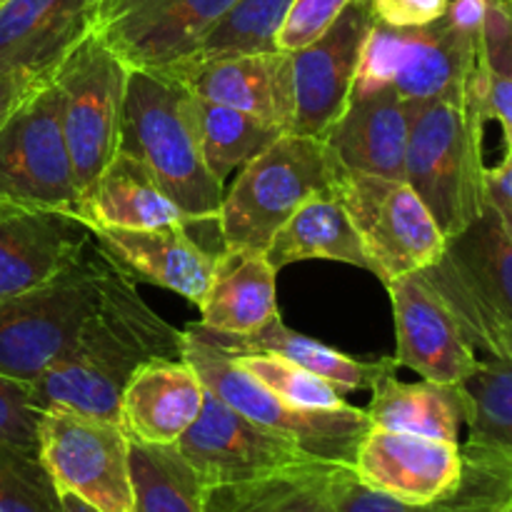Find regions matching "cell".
<instances>
[{"instance_id": "1", "label": "cell", "mask_w": 512, "mask_h": 512, "mask_svg": "<svg viewBox=\"0 0 512 512\" xmlns=\"http://www.w3.org/2000/svg\"><path fill=\"white\" fill-rule=\"evenodd\" d=\"M155 358H183V330L160 318L133 280L105 263L98 300L68 348L30 383V400L40 413L70 410L120 425L125 385Z\"/></svg>"}, {"instance_id": "2", "label": "cell", "mask_w": 512, "mask_h": 512, "mask_svg": "<svg viewBox=\"0 0 512 512\" xmlns=\"http://www.w3.org/2000/svg\"><path fill=\"white\" fill-rule=\"evenodd\" d=\"M483 83L410 103L405 183L428 205L445 238L480 218L488 203Z\"/></svg>"}, {"instance_id": "3", "label": "cell", "mask_w": 512, "mask_h": 512, "mask_svg": "<svg viewBox=\"0 0 512 512\" xmlns=\"http://www.w3.org/2000/svg\"><path fill=\"white\" fill-rule=\"evenodd\" d=\"M118 150L138 158L193 225L218 228L223 183L203 160L195 93L168 70H130Z\"/></svg>"}, {"instance_id": "4", "label": "cell", "mask_w": 512, "mask_h": 512, "mask_svg": "<svg viewBox=\"0 0 512 512\" xmlns=\"http://www.w3.org/2000/svg\"><path fill=\"white\" fill-rule=\"evenodd\" d=\"M420 273L478 353L512 360V233L493 205Z\"/></svg>"}, {"instance_id": "5", "label": "cell", "mask_w": 512, "mask_h": 512, "mask_svg": "<svg viewBox=\"0 0 512 512\" xmlns=\"http://www.w3.org/2000/svg\"><path fill=\"white\" fill-rule=\"evenodd\" d=\"M340 163L320 138L283 133L250 160L223 195L218 235L223 248L265 250L280 225L313 195L328 193Z\"/></svg>"}, {"instance_id": "6", "label": "cell", "mask_w": 512, "mask_h": 512, "mask_svg": "<svg viewBox=\"0 0 512 512\" xmlns=\"http://www.w3.org/2000/svg\"><path fill=\"white\" fill-rule=\"evenodd\" d=\"M183 358L193 365L208 393L243 413L245 418L295 440L313 458L353 470L360 440L370 430L365 410L353 405L300 408L288 403L243 373L228 350L200 338L190 328H183Z\"/></svg>"}, {"instance_id": "7", "label": "cell", "mask_w": 512, "mask_h": 512, "mask_svg": "<svg viewBox=\"0 0 512 512\" xmlns=\"http://www.w3.org/2000/svg\"><path fill=\"white\" fill-rule=\"evenodd\" d=\"M480 83V35L455 28L448 15L415 28H393L375 20L353 93L385 88L413 103L463 93Z\"/></svg>"}, {"instance_id": "8", "label": "cell", "mask_w": 512, "mask_h": 512, "mask_svg": "<svg viewBox=\"0 0 512 512\" xmlns=\"http://www.w3.org/2000/svg\"><path fill=\"white\" fill-rule=\"evenodd\" d=\"M128 73V65L93 30L50 73L63 100V133L83 210L100 173L118 153Z\"/></svg>"}, {"instance_id": "9", "label": "cell", "mask_w": 512, "mask_h": 512, "mask_svg": "<svg viewBox=\"0 0 512 512\" xmlns=\"http://www.w3.org/2000/svg\"><path fill=\"white\" fill-rule=\"evenodd\" d=\"M60 113V90L48 75L0 125V200L83 218Z\"/></svg>"}, {"instance_id": "10", "label": "cell", "mask_w": 512, "mask_h": 512, "mask_svg": "<svg viewBox=\"0 0 512 512\" xmlns=\"http://www.w3.org/2000/svg\"><path fill=\"white\" fill-rule=\"evenodd\" d=\"M105 263L93 243L48 285L0 300V373L33 383L68 348L98 300Z\"/></svg>"}, {"instance_id": "11", "label": "cell", "mask_w": 512, "mask_h": 512, "mask_svg": "<svg viewBox=\"0 0 512 512\" xmlns=\"http://www.w3.org/2000/svg\"><path fill=\"white\" fill-rule=\"evenodd\" d=\"M330 193L348 210L383 285L430 268L445 253L448 238L405 180L355 173L340 165Z\"/></svg>"}, {"instance_id": "12", "label": "cell", "mask_w": 512, "mask_h": 512, "mask_svg": "<svg viewBox=\"0 0 512 512\" xmlns=\"http://www.w3.org/2000/svg\"><path fill=\"white\" fill-rule=\"evenodd\" d=\"M38 460L58 493L100 512H133L130 438L118 423L48 410L40 415Z\"/></svg>"}, {"instance_id": "13", "label": "cell", "mask_w": 512, "mask_h": 512, "mask_svg": "<svg viewBox=\"0 0 512 512\" xmlns=\"http://www.w3.org/2000/svg\"><path fill=\"white\" fill-rule=\"evenodd\" d=\"M238 0H98L90 30L130 70L190 58Z\"/></svg>"}, {"instance_id": "14", "label": "cell", "mask_w": 512, "mask_h": 512, "mask_svg": "<svg viewBox=\"0 0 512 512\" xmlns=\"http://www.w3.org/2000/svg\"><path fill=\"white\" fill-rule=\"evenodd\" d=\"M205 485L243 483L325 460L305 453L295 440L245 418L228 403L205 393L195 423L175 443Z\"/></svg>"}, {"instance_id": "15", "label": "cell", "mask_w": 512, "mask_h": 512, "mask_svg": "<svg viewBox=\"0 0 512 512\" xmlns=\"http://www.w3.org/2000/svg\"><path fill=\"white\" fill-rule=\"evenodd\" d=\"M373 23L370 0H353L320 38L290 53L295 78V135L323 140L345 113Z\"/></svg>"}, {"instance_id": "16", "label": "cell", "mask_w": 512, "mask_h": 512, "mask_svg": "<svg viewBox=\"0 0 512 512\" xmlns=\"http://www.w3.org/2000/svg\"><path fill=\"white\" fill-rule=\"evenodd\" d=\"M385 288L393 305L398 368L415 370L433 383H465L480 363L478 350L423 273L395 278Z\"/></svg>"}, {"instance_id": "17", "label": "cell", "mask_w": 512, "mask_h": 512, "mask_svg": "<svg viewBox=\"0 0 512 512\" xmlns=\"http://www.w3.org/2000/svg\"><path fill=\"white\" fill-rule=\"evenodd\" d=\"M353 473L378 493L430 505L458 493L465 458L460 443L370 425L355 453Z\"/></svg>"}, {"instance_id": "18", "label": "cell", "mask_w": 512, "mask_h": 512, "mask_svg": "<svg viewBox=\"0 0 512 512\" xmlns=\"http://www.w3.org/2000/svg\"><path fill=\"white\" fill-rule=\"evenodd\" d=\"M165 70L200 98L245 110L293 133L295 78L290 53L190 55Z\"/></svg>"}, {"instance_id": "19", "label": "cell", "mask_w": 512, "mask_h": 512, "mask_svg": "<svg viewBox=\"0 0 512 512\" xmlns=\"http://www.w3.org/2000/svg\"><path fill=\"white\" fill-rule=\"evenodd\" d=\"M90 245L93 235L75 215L0 200V300L48 285Z\"/></svg>"}, {"instance_id": "20", "label": "cell", "mask_w": 512, "mask_h": 512, "mask_svg": "<svg viewBox=\"0 0 512 512\" xmlns=\"http://www.w3.org/2000/svg\"><path fill=\"white\" fill-rule=\"evenodd\" d=\"M88 230L95 248L133 283L158 285L193 305L203 300L220 250L190 235L188 225L150 230L88 225Z\"/></svg>"}, {"instance_id": "21", "label": "cell", "mask_w": 512, "mask_h": 512, "mask_svg": "<svg viewBox=\"0 0 512 512\" xmlns=\"http://www.w3.org/2000/svg\"><path fill=\"white\" fill-rule=\"evenodd\" d=\"M205 393L185 358L148 360L125 385L120 428L135 443L175 445L200 415Z\"/></svg>"}, {"instance_id": "22", "label": "cell", "mask_w": 512, "mask_h": 512, "mask_svg": "<svg viewBox=\"0 0 512 512\" xmlns=\"http://www.w3.org/2000/svg\"><path fill=\"white\" fill-rule=\"evenodd\" d=\"M410 103L393 90L350 93L345 113L325 135L345 170L405 180Z\"/></svg>"}, {"instance_id": "23", "label": "cell", "mask_w": 512, "mask_h": 512, "mask_svg": "<svg viewBox=\"0 0 512 512\" xmlns=\"http://www.w3.org/2000/svg\"><path fill=\"white\" fill-rule=\"evenodd\" d=\"M98 0H5L0 5V78L53 73L90 30Z\"/></svg>"}, {"instance_id": "24", "label": "cell", "mask_w": 512, "mask_h": 512, "mask_svg": "<svg viewBox=\"0 0 512 512\" xmlns=\"http://www.w3.org/2000/svg\"><path fill=\"white\" fill-rule=\"evenodd\" d=\"M198 310V323L205 328L230 335L255 333L280 315L278 270L263 250L220 248Z\"/></svg>"}, {"instance_id": "25", "label": "cell", "mask_w": 512, "mask_h": 512, "mask_svg": "<svg viewBox=\"0 0 512 512\" xmlns=\"http://www.w3.org/2000/svg\"><path fill=\"white\" fill-rule=\"evenodd\" d=\"M185 328L198 333L200 338L210 340L218 348L228 350L230 355H278V358L290 360V363L308 370V373H315L320 378L330 380V383L340 385L348 393L350 390H373L380 378L398 370V363H395L393 355L378 360H358L353 355L328 348V345L318 343V340L308 338V335L298 333V330H290L280 315H275L270 323H265L255 333L245 335L218 333V330H210L200 323H190Z\"/></svg>"}, {"instance_id": "26", "label": "cell", "mask_w": 512, "mask_h": 512, "mask_svg": "<svg viewBox=\"0 0 512 512\" xmlns=\"http://www.w3.org/2000/svg\"><path fill=\"white\" fill-rule=\"evenodd\" d=\"M85 225L150 230L163 225H193V220L165 195L155 175L133 155H113L100 173L83 210Z\"/></svg>"}, {"instance_id": "27", "label": "cell", "mask_w": 512, "mask_h": 512, "mask_svg": "<svg viewBox=\"0 0 512 512\" xmlns=\"http://www.w3.org/2000/svg\"><path fill=\"white\" fill-rule=\"evenodd\" d=\"M275 270L300 260H333V263L355 265L375 275L373 260L343 208L333 193H318L305 200L270 238L263 250Z\"/></svg>"}, {"instance_id": "28", "label": "cell", "mask_w": 512, "mask_h": 512, "mask_svg": "<svg viewBox=\"0 0 512 512\" xmlns=\"http://www.w3.org/2000/svg\"><path fill=\"white\" fill-rule=\"evenodd\" d=\"M365 413L373 428L460 443V430L468 423V395L463 385L403 383L390 373L375 383Z\"/></svg>"}, {"instance_id": "29", "label": "cell", "mask_w": 512, "mask_h": 512, "mask_svg": "<svg viewBox=\"0 0 512 512\" xmlns=\"http://www.w3.org/2000/svg\"><path fill=\"white\" fill-rule=\"evenodd\" d=\"M345 465L313 463L243 483L208 485L205 512H335L333 480Z\"/></svg>"}, {"instance_id": "30", "label": "cell", "mask_w": 512, "mask_h": 512, "mask_svg": "<svg viewBox=\"0 0 512 512\" xmlns=\"http://www.w3.org/2000/svg\"><path fill=\"white\" fill-rule=\"evenodd\" d=\"M463 385L468 440L463 458L512 473V360L485 358Z\"/></svg>"}, {"instance_id": "31", "label": "cell", "mask_w": 512, "mask_h": 512, "mask_svg": "<svg viewBox=\"0 0 512 512\" xmlns=\"http://www.w3.org/2000/svg\"><path fill=\"white\" fill-rule=\"evenodd\" d=\"M133 512H205V480L175 445L130 440Z\"/></svg>"}, {"instance_id": "32", "label": "cell", "mask_w": 512, "mask_h": 512, "mask_svg": "<svg viewBox=\"0 0 512 512\" xmlns=\"http://www.w3.org/2000/svg\"><path fill=\"white\" fill-rule=\"evenodd\" d=\"M195 123L205 165L220 183H225L235 168H245L285 133L258 115L213 103L200 95H195Z\"/></svg>"}, {"instance_id": "33", "label": "cell", "mask_w": 512, "mask_h": 512, "mask_svg": "<svg viewBox=\"0 0 512 512\" xmlns=\"http://www.w3.org/2000/svg\"><path fill=\"white\" fill-rule=\"evenodd\" d=\"M295 0H238L193 55L268 53Z\"/></svg>"}, {"instance_id": "34", "label": "cell", "mask_w": 512, "mask_h": 512, "mask_svg": "<svg viewBox=\"0 0 512 512\" xmlns=\"http://www.w3.org/2000/svg\"><path fill=\"white\" fill-rule=\"evenodd\" d=\"M233 363L250 378L258 380L263 388L273 390L275 395L300 405V408H343L348 405V390L320 378V375L308 373L278 355H233Z\"/></svg>"}, {"instance_id": "35", "label": "cell", "mask_w": 512, "mask_h": 512, "mask_svg": "<svg viewBox=\"0 0 512 512\" xmlns=\"http://www.w3.org/2000/svg\"><path fill=\"white\" fill-rule=\"evenodd\" d=\"M0 512H60V495L38 455L0 443Z\"/></svg>"}, {"instance_id": "36", "label": "cell", "mask_w": 512, "mask_h": 512, "mask_svg": "<svg viewBox=\"0 0 512 512\" xmlns=\"http://www.w3.org/2000/svg\"><path fill=\"white\" fill-rule=\"evenodd\" d=\"M40 415L30 400V383L0 373V443L38 455Z\"/></svg>"}, {"instance_id": "37", "label": "cell", "mask_w": 512, "mask_h": 512, "mask_svg": "<svg viewBox=\"0 0 512 512\" xmlns=\"http://www.w3.org/2000/svg\"><path fill=\"white\" fill-rule=\"evenodd\" d=\"M353 0H295L275 35V50L295 53L313 43Z\"/></svg>"}, {"instance_id": "38", "label": "cell", "mask_w": 512, "mask_h": 512, "mask_svg": "<svg viewBox=\"0 0 512 512\" xmlns=\"http://www.w3.org/2000/svg\"><path fill=\"white\" fill-rule=\"evenodd\" d=\"M450 0H370L375 20L393 28H415L443 18Z\"/></svg>"}, {"instance_id": "39", "label": "cell", "mask_w": 512, "mask_h": 512, "mask_svg": "<svg viewBox=\"0 0 512 512\" xmlns=\"http://www.w3.org/2000/svg\"><path fill=\"white\" fill-rule=\"evenodd\" d=\"M50 73H28V70H20V73H8L0 78V125L8 120V115L13 113L15 105L40 83V80L48 78Z\"/></svg>"}, {"instance_id": "40", "label": "cell", "mask_w": 512, "mask_h": 512, "mask_svg": "<svg viewBox=\"0 0 512 512\" xmlns=\"http://www.w3.org/2000/svg\"><path fill=\"white\" fill-rule=\"evenodd\" d=\"M488 200L512 208V143H505L503 160L488 168Z\"/></svg>"}, {"instance_id": "41", "label": "cell", "mask_w": 512, "mask_h": 512, "mask_svg": "<svg viewBox=\"0 0 512 512\" xmlns=\"http://www.w3.org/2000/svg\"><path fill=\"white\" fill-rule=\"evenodd\" d=\"M60 495V512H100L93 505H88L85 500L75 498L73 493H58Z\"/></svg>"}, {"instance_id": "42", "label": "cell", "mask_w": 512, "mask_h": 512, "mask_svg": "<svg viewBox=\"0 0 512 512\" xmlns=\"http://www.w3.org/2000/svg\"><path fill=\"white\" fill-rule=\"evenodd\" d=\"M495 512H512V488L505 493V498L500 500L498 508H495Z\"/></svg>"}, {"instance_id": "43", "label": "cell", "mask_w": 512, "mask_h": 512, "mask_svg": "<svg viewBox=\"0 0 512 512\" xmlns=\"http://www.w3.org/2000/svg\"><path fill=\"white\" fill-rule=\"evenodd\" d=\"M5 3V0H0V5H3Z\"/></svg>"}]
</instances>
